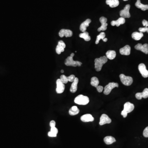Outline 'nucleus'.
<instances>
[{
  "label": "nucleus",
  "instance_id": "nucleus-39",
  "mask_svg": "<svg viewBox=\"0 0 148 148\" xmlns=\"http://www.w3.org/2000/svg\"><path fill=\"white\" fill-rule=\"evenodd\" d=\"M48 135L49 137H56L57 136V135H55L50 131L48 132Z\"/></svg>",
  "mask_w": 148,
  "mask_h": 148
},
{
  "label": "nucleus",
  "instance_id": "nucleus-19",
  "mask_svg": "<svg viewBox=\"0 0 148 148\" xmlns=\"http://www.w3.org/2000/svg\"><path fill=\"white\" fill-rule=\"evenodd\" d=\"M125 18L123 17H120L119 19H117V21H112L111 24L112 26H119L121 24H124L125 23Z\"/></svg>",
  "mask_w": 148,
  "mask_h": 148
},
{
  "label": "nucleus",
  "instance_id": "nucleus-9",
  "mask_svg": "<svg viewBox=\"0 0 148 148\" xmlns=\"http://www.w3.org/2000/svg\"><path fill=\"white\" fill-rule=\"evenodd\" d=\"M107 19L104 17H102L100 18V21L101 23V26L98 28V30L100 32L101 31H104L107 29V26L108 24L107 23Z\"/></svg>",
  "mask_w": 148,
  "mask_h": 148
},
{
  "label": "nucleus",
  "instance_id": "nucleus-34",
  "mask_svg": "<svg viewBox=\"0 0 148 148\" xmlns=\"http://www.w3.org/2000/svg\"><path fill=\"white\" fill-rule=\"evenodd\" d=\"M143 135L145 138H148V126L145 128L143 132Z\"/></svg>",
  "mask_w": 148,
  "mask_h": 148
},
{
  "label": "nucleus",
  "instance_id": "nucleus-29",
  "mask_svg": "<svg viewBox=\"0 0 148 148\" xmlns=\"http://www.w3.org/2000/svg\"><path fill=\"white\" fill-rule=\"evenodd\" d=\"M142 98H146L148 97V89L146 88L144 89L143 92L141 93Z\"/></svg>",
  "mask_w": 148,
  "mask_h": 148
},
{
  "label": "nucleus",
  "instance_id": "nucleus-40",
  "mask_svg": "<svg viewBox=\"0 0 148 148\" xmlns=\"http://www.w3.org/2000/svg\"><path fill=\"white\" fill-rule=\"evenodd\" d=\"M102 40L104 42H106L108 41V39L107 38H104Z\"/></svg>",
  "mask_w": 148,
  "mask_h": 148
},
{
  "label": "nucleus",
  "instance_id": "nucleus-42",
  "mask_svg": "<svg viewBox=\"0 0 148 148\" xmlns=\"http://www.w3.org/2000/svg\"><path fill=\"white\" fill-rule=\"evenodd\" d=\"M124 1H128V0H123Z\"/></svg>",
  "mask_w": 148,
  "mask_h": 148
},
{
  "label": "nucleus",
  "instance_id": "nucleus-13",
  "mask_svg": "<svg viewBox=\"0 0 148 148\" xmlns=\"http://www.w3.org/2000/svg\"><path fill=\"white\" fill-rule=\"evenodd\" d=\"M59 36L61 38L65 36L66 38L70 37L73 35V33L69 29H62L59 32Z\"/></svg>",
  "mask_w": 148,
  "mask_h": 148
},
{
  "label": "nucleus",
  "instance_id": "nucleus-36",
  "mask_svg": "<svg viewBox=\"0 0 148 148\" xmlns=\"http://www.w3.org/2000/svg\"><path fill=\"white\" fill-rule=\"evenodd\" d=\"M136 98L138 100H141L142 98L141 93H138L135 95Z\"/></svg>",
  "mask_w": 148,
  "mask_h": 148
},
{
  "label": "nucleus",
  "instance_id": "nucleus-7",
  "mask_svg": "<svg viewBox=\"0 0 148 148\" xmlns=\"http://www.w3.org/2000/svg\"><path fill=\"white\" fill-rule=\"evenodd\" d=\"M130 6V5L128 4L124 7V9L120 11V15L121 17L124 18H129L130 17V13H129Z\"/></svg>",
  "mask_w": 148,
  "mask_h": 148
},
{
  "label": "nucleus",
  "instance_id": "nucleus-22",
  "mask_svg": "<svg viewBox=\"0 0 148 148\" xmlns=\"http://www.w3.org/2000/svg\"><path fill=\"white\" fill-rule=\"evenodd\" d=\"M143 36L144 35L143 33L135 32L133 33L132 34V38L136 40H139L143 37Z\"/></svg>",
  "mask_w": 148,
  "mask_h": 148
},
{
  "label": "nucleus",
  "instance_id": "nucleus-15",
  "mask_svg": "<svg viewBox=\"0 0 148 148\" xmlns=\"http://www.w3.org/2000/svg\"><path fill=\"white\" fill-rule=\"evenodd\" d=\"M81 120L83 122H92L94 119L90 114H86L81 117Z\"/></svg>",
  "mask_w": 148,
  "mask_h": 148
},
{
  "label": "nucleus",
  "instance_id": "nucleus-25",
  "mask_svg": "<svg viewBox=\"0 0 148 148\" xmlns=\"http://www.w3.org/2000/svg\"><path fill=\"white\" fill-rule=\"evenodd\" d=\"M106 57L110 60L114 59L116 56V52L114 50H109L106 54Z\"/></svg>",
  "mask_w": 148,
  "mask_h": 148
},
{
  "label": "nucleus",
  "instance_id": "nucleus-26",
  "mask_svg": "<svg viewBox=\"0 0 148 148\" xmlns=\"http://www.w3.org/2000/svg\"><path fill=\"white\" fill-rule=\"evenodd\" d=\"M79 36L80 38H83L86 41H89L91 39V37L89 36V33L87 32H84L80 34Z\"/></svg>",
  "mask_w": 148,
  "mask_h": 148
},
{
  "label": "nucleus",
  "instance_id": "nucleus-20",
  "mask_svg": "<svg viewBox=\"0 0 148 148\" xmlns=\"http://www.w3.org/2000/svg\"><path fill=\"white\" fill-rule=\"evenodd\" d=\"M106 3L112 8L117 7L119 4V0H106Z\"/></svg>",
  "mask_w": 148,
  "mask_h": 148
},
{
  "label": "nucleus",
  "instance_id": "nucleus-24",
  "mask_svg": "<svg viewBox=\"0 0 148 148\" xmlns=\"http://www.w3.org/2000/svg\"><path fill=\"white\" fill-rule=\"evenodd\" d=\"M79 112V110L76 106L72 107L69 111V113L71 116H75L78 114Z\"/></svg>",
  "mask_w": 148,
  "mask_h": 148
},
{
  "label": "nucleus",
  "instance_id": "nucleus-35",
  "mask_svg": "<svg viewBox=\"0 0 148 148\" xmlns=\"http://www.w3.org/2000/svg\"><path fill=\"white\" fill-rule=\"evenodd\" d=\"M96 89H97V91H98V92L101 93V92H102V91H103L104 88H103V87L101 86H98L96 87Z\"/></svg>",
  "mask_w": 148,
  "mask_h": 148
},
{
  "label": "nucleus",
  "instance_id": "nucleus-38",
  "mask_svg": "<svg viewBox=\"0 0 148 148\" xmlns=\"http://www.w3.org/2000/svg\"><path fill=\"white\" fill-rule=\"evenodd\" d=\"M142 24H143V26H144V27H147L148 26V21H146V20L144 19L142 21Z\"/></svg>",
  "mask_w": 148,
  "mask_h": 148
},
{
  "label": "nucleus",
  "instance_id": "nucleus-4",
  "mask_svg": "<svg viewBox=\"0 0 148 148\" xmlns=\"http://www.w3.org/2000/svg\"><path fill=\"white\" fill-rule=\"evenodd\" d=\"M74 102L77 104L85 105L89 103V99L87 96L79 95L75 98Z\"/></svg>",
  "mask_w": 148,
  "mask_h": 148
},
{
  "label": "nucleus",
  "instance_id": "nucleus-10",
  "mask_svg": "<svg viewBox=\"0 0 148 148\" xmlns=\"http://www.w3.org/2000/svg\"><path fill=\"white\" fill-rule=\"evenodd\" d=\"M112 122V120L105 114H103L101 115L100 118V121L99 122L100 125H104L105 124H109Z\"/></svg>",
  "mask_w": 148,
  "mask_h": 148
},
{
  "label": "nucleus",
  "instance_id": "nucleus-41",
  "mask_svg": "<svg viewBox=\"0 0 148 148\" xmlns=\"http://www.w3.org/2000/svg\"><path fill=\"white\" fill-rule=\"evenodd\" d=\"M61 73H64V70H61Z\"/></svg>",
  "mask_w": 148,
  "mask_h": 148
},
{
  "label": "nucleus",
  "instance_id": "nucleus-33",
  "mask_svg": "<svg viewBox=\"0 0 148 148\" xmlns=\"http://www.w3.org/2000/svg\"><path fill=\"white\" fill-rule=\"evenodd\" d=\"M139 30L140 32L144 33L147 32L148 33V28L146 27H144V28H139Z\"/></svg>",
  "mask_w": 148,
  "mask_h": 148
},
{
  "label": "nucleus",
  "instance_id": "nucleus-16",
  "mask_svg": "<svg viewBox=\"0 0 148 148\" xmlns=\"http://www.w3.org/2000/svg\"><path fill=\"white\" fill-rule=\"evenodd\" d=\"M91 22V19H87L84 22L81 23L80 26V30L82 32H85L87 30V27H89Z\"/></svg>",
  "mask_w": 148,
  "mask_h": 148
},
{
  "label": "nucleus",
  "instance_id": "nucleus-1",
  "mask_svg": "<svg viewBox=\"0 0 148 148\" xmlns=\"http://www.w3.org/2000/svg\"><path fill=\"white\" fill-rule=\"evenodd\" d=\"M108 58L106 56H103L99 58H96L95 60V68L96 71H100L102 66L108 61Z\"/></svg>",
  "mask_w": 148,
  "mask_h": 148
},
{
  "label": "nucleus",
  "instance_id": "nucleus-30",
  "mask_svg": "<svg viewBox=\"0 0 148 148\" xmlns=\"http://www.w3.org/2000/svg\"><path fill=\"white\" fill-rule=\"evenodd\" d=\"M60 79H61V81L63 83H64V84L67 83L68 82V77L65 76V75H61Z\"/></svg>",
  "mask_w": 148,
  "mask_h": 148
},
{
  "label": "nucleus",
  "instance_id": "nucleus-6",
  "mask_svg": "<svg viewBox=\"0 0 148 148\" xmlns=\"http://www.w3.org/2000/svg\"><path fill=\"white\" fill-rule=\"evenodd\" d=\"M119 84L117 83L110 82L104 88V93L105 95H108L110 94L113 89L115 87H118Z\"/></svg>",
  "mask_w": 148,
  "mask_h": 148
},
{
  "label": "nucleus",
  "instance_id": "nucleus-8",
  "mask_svg": "<svg viewBox=\"0 0 148 148\" xmlns=\"http://www.w3.org/2000/svg\"><path fill=\"white\" fill-rule=\"evenodd\" d=\"M65 89L64 83L62 82L61 79H58L56 81V92L58 94H61L63 93Z\"/></svg>",
  "mask_w": 148,
  "mask_h": 148
},
{
  "label": "nucleus",
  "instance_id": "nucleus-32",
  "mask_svg": "<svg viewBox=\"0 0 148 148\" xmlns=\"http://www.w3.org/2000/svg\"><path fill=\"white\" fill-rule=\"evenodd\" d=\"M75 76L73 75H70L69 76V77H68V81H70V82H73L75 80Z\"/></svg>",
  "mask_w": 148,
  "mask_h": 148
},
{
  "label": "nucleus",
  "instance_id": "nucleus-11",
  "mask_svg": "<svg viewBox=\"0 0 148 148\" xmlns=\"http://www.w3.org/2000/svg\"><path fill=\"white\" fill-rule=\"evenodd\" d=\"M138 69L142 76L144 78L148 77V70H147L146 66L144 64H140L138 66Z\"/></svg>",
  "mask_w": 148,
  "mask_h": 148
},
{
  "label": "nucleus",
  "instance_id": "nucleus-14",
  "mask_svg": "<svg viewBox=\"0 0 148 148\" xmlns=\"http://www.w3.org/2000/svg\"><path fill=\"white\" fill-rule=\"evenodd\" d=\"M66 45L65 43L62 40H60L58 42L57 46H56V53L58 54H60L61 52L64 51V49L66 48Z\"/></svg>",
  "mask_w": 148,
  "mask_h": 148
},
{
  "label": "nucleus",
  "instance_id": "nucleus-17",
  "mask_svg": "<svg viewBox=\"0 0 148 148\" xmlns=\"http://www.w3.org/2000/svg\"><path fill=\"white\" fill-rule=\"evenodd\" d=\"M131 48L129 45H125L123 48L120 49V53L123 55H129L130 54Z\"/></svg>",
  "mask_w": 148,
  "mask_h": 148
},
{
  "label": "nucleus",
  "instance_id": "nucleus-18",
  "mask_svg": "<svg viewBox=\"0 0 148 148\" xmlns=\"http://www.w3.org/2000/svg\"><path fill=\"white\" fill-rule=\"evenodd\" d=\"M79 82V79L77 77L75 78V80L72 82L71 87L70 88V91L71 93H74L76 92L77 89V85Z\"/></svg>",
  "mask_w": 148,
  "mask_h": 148
},
{
  "label": "nucleus",
  "instance_id": "nucleus-23",
  "mask_svg": "<svg viewBox=\"0 0 148 148\" xmlns=\"http://www.w3.org/2000/svg\"><path fill=\"white\" fill-rule=\"evenodd\" d=\"M104 143L110 145L115 142L116 140L114 137H112V136H107L104 138Z\"/></svg>",
  "mask_w": 148,
  "mask_h": 148
},
{
  "label": "nucleus",
  "instance_id": "nucleus-28",
  "mask_svg": "<svg viewBox=\"0 0 148 148\" xmlns=\"http://www.w3.org/2000/svg\"><path fill=\"white\" fill-rule=\"evenodd\" d=\"M105 34L104 32H101L99 35L97 36L96 40V44H98L99 41L100 40H103V39L105 38Z\"/></svg>",
  "mask_w": 148,
  "mask_h": 148
},
{
  "label": "nucleus",
  "instance_id": "nucleus-31",
  "mask_svg": "<svg viewBox=\"0 0 148 148\" xmlns=\"http://www.w3.org/2000/svg\"><path fill=\"white\" fill-rule=\"evenodd\" d=\"M50 132H51L52 133L54 134L55 135H57L58 133V130L56 127H54L51 128V130Z\"/></svg>",
  "mask_w": 148,
  "mask_h": 148
},
{
  "label": "nucleus",
  "instance_id": "nucleus-2",
  "mask_svg": "<svg viewBox=\"0 0 148 148\" xmlns=\"http://www.w3.org/2000/svg\"><path fill=\"white\" fill-rule=\"evenodd\" d=\"M75 55L74 53L71 54L70 56H68L65 60V65L68 66H80L82 65V63L79 61H75L73 60V56Z\"/></svg>",
  "mask_w": 148,
  "mask_h": 148
},
{
  "label": "nucleus",
  "instance_id": "nucleus-37",
  "mask_svg": "<svg viewBox=\"0 0 148 148\" xmlns=\"http://www.w3.org/2000/svg\"><path fill=\"white\" fill-rule=\"evenodd\" d=\"M56 124V123L55 121L54 120H52L50 121L49 125H50L51 128L54 127H55Z\"/></svg>",
  "mask_w": 148,
  "mask_h": 148
},
{
  "label": "nucleus",
  "instance_id": "nucleus-27",
  "mask_svg": "<svg viewBox=\"0 0 148 148\" xmlns=\"http://www.w3.org/2000/svg\"><path fill=\"white\" fill-rule=\"evenodd\" d=\"M99 81L97 77H92L91 79V84L95 87H97L99 85Z\"/></svg>",
  "mask_w": 148,
  "mask_h": 148
},
{
  "label": "nucleus",
  "instance_id": "nucleus-5",
  "mask_svg": "<svg viewBox=\"0 0 148 148\" xmlns=\"http://www.w3.org/2000/svg\"><path fill=\"white\" fill-rule=\"evenodd\" d=\"M120 79L122 83L124 85L129 86L131 85L133 82V79L130 76H126L124 74H121L120 76Z\"/></svg>",
  "mask_w": 148,
  "mask_h": 148
},
{
  "label": "nucleus",
  "instance_id": "nucleus-12",
  "mask_svg": "<svg viewBox=\"0 0 148 148\" xmlns=\"http://www.w3.org/2000/svg\"><path fill=\"white\" fill-rule=\"evenodd\" d=\"M135 48L136 49L141 51L145 54H148V44H144L142 45V44L139 43L135 46Z\"/></svg>",
  "mask_w": 148,
  "mask_h": 148
},
{
  "label": "nucleus",
  "instance_id": "nucleus-3",
  "mask_svg": "<svg viewBox=\"0 0 148 148\" xmlns=\"http://www.w3.org/2000/svg\"><path fill=\"white\" fill-rule=\"evenodd\" d=\"M135 108V106L132 103L128 102L124 104V109L121 112V115L123 116L124 118H126L128 114L132 112Z\"/></svg>",
  "mask_w": 148,
  "mask_h": 148
},
{
  "label": "nucleus",
  "instance_id": "nucleus-21",
  "mask_svg": "<svg viewBox=\"0 0 148 148\" xmlns=\"http://www.w3.org/2000/svg\"><path fill=\"white\" fill-rule=\"evenodd\" d=\"M135 5L138 8L141 9L142 10L145 11L148 9V5H144L142 4L141 3L140 0H137Z\"/></svg>",
  "mask_w": 148,
  "mask_h": 148
}]
</instances>
